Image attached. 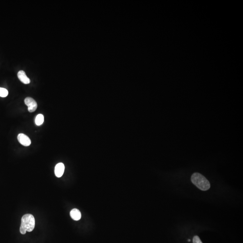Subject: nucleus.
I'll return each instance as SVG.
<instances>
[{
	"mask_svg": "<svg viewBox=\"0 0 243 243\" xmlns=\"http://www.w3.org/2000/svg\"><path fill=\"white\" fill-rule=\"evenodd\" d=\"M35 220L32 214H27L22 217L20 227V232L22 234H26V231L31 232L34 229Z\"/></svg>",
	"mask_w": 243,
	"mask_h": 243,
	"instance_id": "nucleus-1",
	"label": "nucleus"
},
{
	"mask_svg": "<svg viewBox=\"0 0 243 243\" xmlns=\"http://www.w3.org/2000/svg\"><path fill=\"white\" fill-rule=\"evenodd\" d=\"M191 181L195 186L203 191H206L210 189V184L208 180L198 172L193 174Z\"/></svg>",
	"mask_w": 243,
	"mask_h": 243,
	"instance_id": "nucleus-2",
	"label": "nucleus"
},
{
	"mask_svg": "<svg viewBox=\"0 0 243 243\" xmlns=\"http://www.w3.org/2000/svg\"><path fill=\"white\" fill-rule=\"evenodd\" d=\"M25 105L28 107V110L29 112H33L37 110V105L36 101L31 97H27L24 100Z\"/></svg>",
	"mask_w": 243,
	"mask_h": 243,
	"instance_id": "nucleus-3",
	"label": "nucleus"
},
{
	"mask_svg": "<svg viewBox=\"0 0 243 243\" xmlns=\"http://www.w3.org/2000/svg\"><path fill=\"white\" fill-rule=\"evenodd\" d=\"M18 140L23 146H28L31 144V140L28 137L24 134L20 133L18 135Z\"/></svg>",
	"mask_w": 243,
	"mask_h": 243,
	"instance_id": "nucleus-4",
	"label": "nucleus"
},
{
	"mask_svg": "<svg viewBox=\"0 0 243 243\" xmlns=\"http://www.w3.org/2000/svg\"><path fill=\"white\" fill-rule=\"evenodd\" d=\"M65 165L62 162L58 163L55 167V174L57 177H60L62 176L65 171Z\"/></svg>",
	"mask_w": 243,
	"mask_h": 243,
	"instance_id": "nucleus-5",
	"label": "nucleus"
},
{
	"mask_svg": "<svg viewBox=\"0 0 243 243\" xmlns=\"http://www.w3.org/2000/svg\"><path fill=\"white\" fill-rule=\"evenodd\" d=\"M17 76L19 80L23 83L28 84L30 83V79L26 76V74L24 71L20 70L18 72Z\"/></svg>",
	"mask_w": 243,
	"mask_h": 243,
	"instance_id": "nucleus-6",
	"label": "nucleus"
},
{
	"mask_svg": "<svg viewBox=\"0 0 243 243\" xmlns=\"http://www.w3.org/2000/svg\"><path fill=\"white\" fill-rule=\"evenodd\" d=\"M70 216L75 221H78L81 219V213L78 209L74 208L70 212Z\"/></svg>",
	"mask_w": 243,
	"mask_h": 243,
	"instance_id": "nucleus-7",
	"label": "nucleus"
},
{
	"mask_svg": "<svg viewBox=\"0 0 243 243\" xmlns=\"http://www.w3.org/2000/svg\"><path fill=\"white\" fill-rule=\"evenodd\" d=\"M44 116L42 114H39L36 116L35 119V124L37 125L40 126L44 122Z\"/></svg>",
	"mask_w": 243,
	"mask_h": 243,
	"instance_id": "nucleus-8",
	"label": "nucleus"
},
{
	"mask_svg": "<svg viewBox=\"0 0 243 243\" xmlns=\"http://www.w3.org/2000/svg\"><path fill=\"white\" fill-rule=\"evenodd\" d=\"M8 95V91L6 89L0 87V97H6Z\"/></svg>",
	"mask_w": 243,
	"mask_h": 243,
	"instance_id": "nucleus-9",
	"label": "nucleus"
},
{
	"mask_svg": "<svg viewBox=\"0 0 243 243\" xmlns=\"http://www.w3.org/2000/svg\"><path fill=\"white\" fill-rule=\"evenodd\" d=\"M193 242V243H203L199 237L198 236H197V235L194 237Z\"/></svg>",
	"mask_w": 243,
	"mask_h": 243,
	"instance_id": "nucleus-10",
	"label": "nucleus"
},
{
	"mask_svg": "<svg viewBox=\"0 0 243 243\" xmlns=\"http://www.w3.org/2000/svg\"><path fill=\"white\" fill-rule=\"evenodd\" d=\"M190 239L188 240V242H190Z\"/></svg>",
	"mask_w": 243,
	"mask_h": 243,
	"instance_id": "nucleus-11",
	"label": "nucleus"
}]
</instances>
